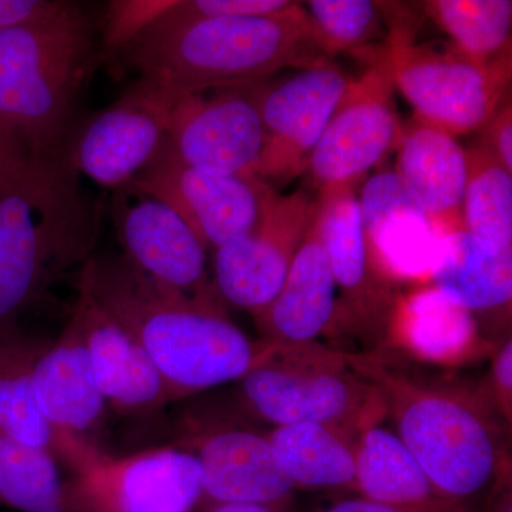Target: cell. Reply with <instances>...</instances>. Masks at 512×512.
<instances>
[{"label": "cell", "mask_w": 512, "mask_h": 512, "mask_svg": "<svg viewBox=\"0 0 512 512\" xmlns=\"http://www.w3.org/2000/svg\"><path fill=\"white\" fill-rule=\"evenodd\" d=\"M490 497L491 512H512L511 478L494 488Z\"/></svg>", "instance_id": "cell-39"}, {"label": "cell", "mask_w": 512, "mask_h": 512, "mask_svg": "<svg viewBox=\"0 0 512 512\" xmlns=\"http://www.w3.org/2000/svg\"><path fill=\"white\" fill-rule=\"evenodd\" d=\"M258 86L231 87L214 96L184 97L164 148L180 163L222 177H255L264 147Z\"/></svg>", "instance_id": "cell-14"}, {"label": "cell", "mask_w": 512, "mask_h": 512, "mask_svg": "<svg viewBox=\"0 0 512 512\" xmlns=\"http://www.w3.org/2000/svg\"><path fill=\"white\" fill-rule=\"evenodd\" d=\"M295 3L289 0H185L174 2L153 25L173 26L192 20L274 15Z\"/></svg>", "instance_id": "cell-32"}, {"label": "cell", "mask_w": 512, "mask_h": 512, "mask_svg": "<svg viewBox=\"0 0 512 512\" xmlns=\"http://www.w3.org/2000/svg\"><path fill=\"white\" fill-rule=\"evenodd\" d=\"M33 390L40 413L55 434V448L66 440L96 446L92 437L100 430L107 403L94 379L89 350L72 320L60 339L37 355Z\"/></svg>", "instance_id": "cell-20"}, {"label": "cell", "mask_w": 512, "mask_h": 512, "mask_svg": "<svg viewBox=\"0 0 512 512\" xmlns=\"http://www.w3.org/2000/svg\"><path fill=\"white\" fill-rule=\"evenodd\" d=\"M239 382L249 412L274 424L318 423L353 440L386 416L382 397L349 362V352L318 343L282 346Z\"/></svg>", "instance_id": "cell-6"}, {"label": "cell", "mask_w": 512, "mask_h": 512, "mask_svg": "<svg viewBox=\"0 0 512 512\" xmlns=\"http://www.w3.org/2000/svg\"><path fill=\"white\" fill-rule=\"evenodd\" d=\"M396 173L409 185L441 237L467 231L463 215L466 150L454 136L419 119L413 121L400 138Z\"/></svg>", "instance_id": "cell-22"}, {"label": "cell", "mask_w": 512, "mask_h": 512, "mask_svg": "<svg viewBox=\"0 0 512 512\" xmlns=\"http://www.w3.org/2000/svg\"><path fill=\"white\" fill-rule=\"evenodd\" d=\"M178 446L197 457L202 498L212 504L291 508L295 485L282 470L266 434L220 427L185 437Z\"/></svg>", "instance_id": "cell-17"}, {"label": "cell", "mask_w": 512, "mask_h": 512, "mask_svg": "<svg viewBox=\"0 0 512 512\" xmlns=\"http://www.w3.org/2000/svg\"><path fill=\"white\" fill-rule=\"evenodd\" d=\"M57 456L72 468L66 493L73 512H192L202 500L200 463L180 446L111 457L69 440Z\"/></svg>", "instance_id": "cell-8"}, {"label": "cell", "mask_w": 512, "mask_h": 512, "mask_svg": "<svg viewBox=\"0 0 512 512\" xmlns=\"http://www.w3.org/2000/svg\"><path fill=\"white\" fill-rule=\"evenodd\" d=\"M392 77L373 50L370 67L348 89L309 157L308 168L319 191L359 181L403 136L393 100Z\"/></svg>", "instance_id": "cell-11"}, {"label": "cell", "mask_w": 512, "mask_h": 512, "mask_svg": "<svg viewBox=\"0 0 512 512\" xmlns=\"http://www.w3.org/2000/svg\"><path fill=\"white\" fill-rule=\"evenodd\" d=\"M43 348L18 330L0 338V433L53 454L55 434L33 390V366Z\"/></svg>", "instance_id": "cell-27"}, {"label": "cell", "mask_w": 512, "mask_h": 512, "mask_svg": "<svg viewBox=\"0 0 512 512\" xmlns=\"http://www.w3.org/2000/svg\"><path fill=\"white\" fill-rule=\"evenodd\" d=\"M207 512H291V508L282 510V508L261 507V505L225 504L212 505Z\"/></svg>", "instance_id": "cell-40"}, {"label": "cell", "mask_w": 512, "mask_h": 512, "mask_svg": "<svg viewBox=\"0 0 512 512\" xmlns=\"http://www.w3.org/2000/svg\"><path fill=\"white\" fill-rule=\"evenodd\" d=\"M355 470V491L367 500L403 505L443 497L400 437L379 423L356 437Z\"/></svg>", "instance_id": "cell-25"}, {"label": "cell", "mask_w": 512, "mask_h": 512, "mask_svg": "<svg viewBox=\"0 0 512 512\" xmlns=\"http://www.w3.org/2000/svg\"><path fill=\"white\" fill-rule=\"evenodd\" d=\"M72 322L89 350L107 407L127 417H153L171 403L163 377L130 333L83 289Z\"/></svg>", "instance_id": "cell-19"}, {"label": "cell", "mask_w": 512, "mask_h": 512, "mask_svg": "<svg viewBox=\"0 0 512 512\" xmlns=\"http://www.w3.org/2000/svg\"><path fill=\"white\" fill-rule=\"evenodd\" d=\"M349 362L382 397L396 434L437 493L476 501L511 478L507 424L480 386L436 382L394 362L386 350L349 352Z\"/></svg>", "instance_id": "cell-2"}, {"label": "cell", "mask_w": 512, "mask_h": 512, "mask_svg": "<svg viewBox=\"0 0 512 512\" xmlns=\"http://www.w3.org/2000/svg\"><path fill=\"white\" fill-rule=\"evenodd\" d=\"M430 278L474 318L510 316L512 249L495 248L468 231L451 232L440 239Z\"/></svg>", "instance_id": "cell-23"}, {"label": "cell", "mask_w": 512, "mask_h": 512, "mask_svg": "<svg viewBox=\"0 0 512 512\" xmlns=\"http://www.w3.org/2000/svg\"><path fill=\"white\" fill-rule=\"evenodd\" d=\"M128 184L173 208L205 249L247 237L276 192L258 177H222L194 170L164 147Z\"/></svg>", "instance_id": "cell-12"}, {"label": "cell", "mask_w": 512, "mask_h": 512, "mask_svg": "<svg viewBox=\"0 0 512 512\" xmlns=\"http://www.w3.org/2000/svg\"><path fill=\"white\" fill-rule=\"evenodd\" d=\"M316 221L338 293L332 336H353L365 352L382 349L402 293L370 254L355 185L319 191Z\"/></svg>", "instance_id": "cell-9"}, {"label": "cell", "mask_w": 512, "mask_h": 512, "mask_svg": "<svg viewBox=\"0 0 512 512\" xmlns=\"http://www.w3.org/2000/svg\"><path fill=\"white\" fill-rule=\"evenodd\" d=\"M402 13L389 22V36L377 55L394 86L417 111V119L451 136L483 130L511 82V52L481 63L453 43H414V29Z\"/></svg>", "instance_id": "cell-7"}, {"label": "cell", "mask_w": 512, "mask_h": 512, "mask_svg": "<svg viewBox=\"0 0 512 512\" xmlns=\"http://www.w3.org/2000/svg\"><path fill=\"white\" fill-rule=\"evenodd\" d=\"M481 389L490 403L493 404L495 412L500 414L501 419L508 426H511L512 417V340L505 339L501 346L495 349L493 360H491L490 373Z\"/></svg>", "instance_id": "cell-35"}, {"label": "cell", "mask_w": 512, "mask_h": 512, "mask_svg": "<svg viewBox=\"0 0 512 512\" xmlns=\"http://www.w3.org/2000/svg\"><path fill=\"white\" fill-rule=\"evenodd\" d=\"M174 2H151V0H123L111 2L104 28V45L111 50L126 49L161 15H164Z\"/></svg>", "instance_id": "cell-33"}, {"label": "cell", "mask_w": 512, "mask_h": 512, "mask_svg": "<svg viewBox=\"0 0 512 512\" xmlns=\"http://www.w3.org/2000/svg\"><path fill=\"white\" fill-rule=\"evenodd\" d=\"M303 9L326 56L357 52L382 36L379 2L369 0H311Z\"/></svg>", "instance_id": "cell-31"}, {"label": "cell", "mask_w": 512, "mask_h": 512, "mask_svg": "<svg viewBox=\"0 0 512 512\" xmlns=\"http://www.w3.org/2000/svg\"><path fill=\"white\" fill-rule=\"evenodd\" d=\"M367 247L397 285L431 276L440 239L429 215L396 171L367 180L359 197Z\"/></svg>", "instance_id": "cell-18"}, {"label": "cell", "mask_w": 512, "mask_h": 512, "mask_svg": "<svg viewBox=\"0 0 512 512\" xmlns=\"http://www.w3.org/2000/svg\"><path fill=\"white\" fill-rule=\"evenodd\" d=\"M76 288L89 293L146 350L171 402L238 382L282 348L249 339L221 303L165 288L124 255L87 259Z\"/></svg>", "instance_id": "cell-1"}, {"label": "cell", "mask_w": 512, "mask_h": 512, "mask_svg": "<svg viewBox=\"0 0 512 512\" xmlns=\"http://www.w3.org/2000/svg\"><path fill=\"white\" fill-rule=\"evenodd\" d=\"M309 512H478L476 501L437 497L417 504H384L356 497L316 507Z\"/></svg>", "instance_id": "cell-34"}, {"label": "cell", "mask_w": 512, "mask_h": 512, "mask_svg": "<svg viewBox=\"0 0 512 512\" xmlns=\"http://www.w3.org/2000/svg\"><path fill=\"white\" fill-rule=\"evenodd\" d=\"M52 163L20 157L0 141V197L32 183Z\"/></svg>", "instance_id": "cell-36"}, {"label": "cell", "mask_w": 512, "mask_h": 512, "mask_svg": "<svg viewBox=\"0 0 512 512\" xmlns=\"http://www.w3.org/2000/svg\"><path fill=\"white\" fill-rule=\"evenodd\" d=\"M481 143L501 164L512 173V107L511 99H505L485 124Z\"/></svg>", "instance_id": "cell-37"}, {"label": "cell", "mask_w": 512, "mask_h": 512, "mask_svg": "<svg viewBox=\"0 0 512 512\" xmlns=\"http://www.w3.org/2000/svg\"><path fill=\"white\" fill-rule=\"evenodd\" d=\"M424 10L460 52L491 63L511 52L510 0H433Z\"/></svg>", "instance_id": "cell-30"}, {"label": "cell", "mask_w": 512, "mask_h": 512, "mask_svg": "<svg viewBox=\"0 0 512 512\" xmlns=\"http://www.w3.org/2000/svg\"><path fill=\"white\" fill-rule=\"evenodd\" d=\"M97 63L92 23L79 6L0 30V141L32 161L59 153Z\"/></svg>", "instance_id": "cell-4"}, {"label": "cell", "mask_w": 512, "mask_h": 512, "mask_svg": "<svg viewBox=\"0 0 512 512\" xmlns=\"http://www.w3.org/2000/svg\"><path fill=\"white\" fill-rule=\"evenodd\" d=\"M466 229L495 248L512 249V173L481 141L466 150Z\"/></svg>", "instance_id": "cell-29"}, {"label": "cell", "mask_w": 512, "mask_h": 512, "mask_svg": "<svg viewBox=\"0 0 512 512\" xmlns=\"http://www.w3.org/2000/svg\"><path fill=\"white\" fill-rule=\"evenodd\" d=\"M187 96L140 77L80 131L67 156L70 167L103 187H124L160 153Z\"/></svg>", "instance_id": "cell-10"}, {"label": "cell", "mask_w": 512, "mask_h": 512, "mask_svg": "<svg viewBox=\"0 0 512 512\" xmlns=\"http://www.w3.org/2000/svg\"><path fill=\"white\" fill-rule=\"evenodd\" d=\"M66 2L59 0H0V30L32 25L55 15Z\"/></svg>", "instance_id": "cell-38"}, {"label": "cell", "mask_w": 512, "mask_h": 512, "mask_svg": "<svg viewBox=\"0 0 512 512\" xmlns=\"http://www.w3.org/2000/svg\"><path fill=\"white\" fill-rule=\"evenodd\" d=\"M315 211L316 200L306 191L274 192L247 237L217 248L218 295L254 318L264 312L281 291Z\"/></svg>", "instance_id": "cell-13"}, {"label": "cell", "mask_w": 512, "mask_h": 512, "mask_svg": "<svg viewBox=\"0 0 512 512\" xmlns=\"http://www.w3.org/2000/svg\"><path fill=\"white\" fill-rule=\"evenodd\" d=\"M296 490H355V440L318 423L288 424L266 434Z\"/></svg>", "instance_id": "cell-24"}, {"label": "cell", "mask_w": 512, "mask_h": 512, "mask_svg": "<svg viewBox=\"0 0 512 512\" xmlns=\"http://www.w3.org/2000/svg\"><path fill=\"white\" fill-rule=\"evenodd\" d=\"M326 63L303 69L275 86H258L264 147L255 177L286 184L308 168L309 157L350 83Z\"/></svg>", "instance_id": "cell-15"}, {"label": "cell", "mask_w": 512, "mask_h": 512, "mask_svg": "<svg viewBox=\"0 0 512 512\" xmlns=\"http://www.w3.org/2000/svg\"><path fill=\"white\" fill-rule=\"evenodd\" d=\"M114 217L124 256L144 275L195 301L220 303L205 248L173 208L126 184L117 188Z\"/></svg>", "instance_id": "cell-16"}, {"label": "cell", "mask_w": 512, "mask_h": 512, "mask_svg": "<svg viewBox=\"0 0 512 512\" xmlns=\"http://www.w3.org/2000/svg\"><path fill=\"white\" fill-rule=\"evenodd\" d=\"M336 301L335 279L320 239L315 211L281 291L254 319L268 342L282 346L311 345L319 336H332Z\"/></svg>", "instance_id": "cell-21"}, {"label": "cell", "mask_w": 512, "mask_h": 512, "mask_svg": "<svg viewBox=\"0 0 512 512\" xmlns=\"http://www.w3.org/2000/svg\"><path fill=\"white\" fill-rule=\"evenodd\" d=\"M0 504L18 512H73L55 456L3 433Z\"/></svg>", "instance_id": "cell-28"}, {"label": "cell", "mask_w": 512, "mask_h": 512, "mask_svg": "<svg viewBox=\"0 0 512 512\" xmlns=\"http://www.w3.org/2000/svg\"><path fill=\"white\" fill-rule=\"evenodd\" d=\"M392 335L426 360L451 362L476 343V318L433 286L402 295Z\"/></svg>", "instance_id": "cell-26"}, {"label": "cell", "mask_w": 512, "mask_h": 512, "mask_svg": "<svg viewBox=\"0 0 512 512\" xmlns=\"http://www.w3.org/2000/svg\"><path fill=\"white\" fill-rule=\"evenodd\" d=\"M59 161L32 183L0 197V338L69 266L86 262L96 221Z\"/></svg>", "instance_id": "cell-5"}, {"label": "cell", "mask_w": 512, "mask_h": 512, "mask_svg": "<svg viewBox=\"0 0 512 512\" xmlns=\"http://www.w3.org/2000/svg\"><path fill=\"white\" fill-rule=\"evenodd\" d=\"M124 52L143 79L184 94L255 86L284 69L329 63L298 2L274 15L151 25Z\"/></svg>", "instance_id": "cell-3"}]
</instances>
